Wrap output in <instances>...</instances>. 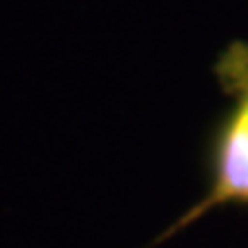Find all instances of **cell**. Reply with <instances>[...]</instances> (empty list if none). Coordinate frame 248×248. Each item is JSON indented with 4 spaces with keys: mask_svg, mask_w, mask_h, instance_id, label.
Wrapping results in <instances>:
<instances>
[{
    "mask_svg": "<svg viewBox=\"0 0 248 248\" xmlns=\"http://www.w3.org/2000/svg\"><path fill=\"white\" fill-rule=\"evenodd\" d=\"M214 76L228 97V108L216 117L204 145L207 191L170 228L154 239V246L193 225L204 214L223 204L248 207V42L234 39L214 62Z\"/></svg>",
    "mask_w": 248,
    "mask_h": 248,
    "instance_id": "obj_1",
    "label": "cell"
}]
</instances>
